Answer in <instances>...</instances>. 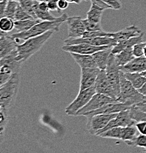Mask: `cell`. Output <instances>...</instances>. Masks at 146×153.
Wrapping results in <instances>:
<instances>
[{
  "instance_id": "obj_4",
  "label": "cell",
  "mask_w": 146,
  "mask_h": 153,
  "mask_svg": "<svg viewBox=\"0 0 146 153\" xmlns=\"http://www.w3.org/2000/svg\"><path fill=\"white\" fill-rule=\"evenodd\" d=\"M146 97L136 89L129 80L126 79L124 72L120 71V94L117 98L119 102L126 103L130 107L142 102Z\"/></svg>"
},
{
  "instance_id": "obj_32",
  "label": "cell",
  "mask_w": 146,
  "mask_h": 153,
  "mask_svg": "<svg viewBox=\"0 0 146 153\" xmlns=\"http://www.w3.org/2000/svg\"><path fill=\"white\" fill-rule=\"evenodd\" d=\"M34 11L38 19L41 21H55L58 19V17H55L51 14L50 10L44 11L38 8L36 5L34 4Z\"/></svg>"
},
{
  "instance_id": "obj_5",
  "label": "cell",
  "mask_w": 146,
  "mask_h": 153,
  "mask_svg": "<svg viewBox=\"0 0 146 153\" xmlns=\"http://www.w3.org/2000/svg\"><path fill=\"white\" fill-rule=\"evenodd\" d=\"M96 94L95 85L83 91H79L75 100L66 108V114L68 116H76L79 111L89 102L93 96Z\"/></svg>"
},
{
  "instance_id": "obj_9",
  "label": "cell",
  "mask_w": 146,
  "mask_h": 153,
  "mask_svg": "<svg viewBox=\"0 0 146 153\" xmlns=\"http://www.w3.org/2000/svg\"><path fill=\"white\" fill-rule=\"evenodd\" d=\"M117 101L115 99L112 98V97H108L107 95L101 94H97L93 96L91 100L89 101V102L83 108L78 111L76 116H83L84 114L90 111H96V110L102 108L104 105L109 104V103L117 102Z\"/></svg>"
},
{
  "instance_id": "obj_39",
  "label": "cell",
  "mask_w": 146,
  "mask_h": 153,
  "mask_svg": "<svg viewBox=\"0 0 146 153\" xmlns=\"http://www.w3.org/2000/svg\"><path fill=\"white\" fill-rule=\"evenodd\" d=\"M102 1L109 5L111 9L120 10L122 7V4L119 0H102Z\"/></svg>"
},
{
  "instance_id": "obj_41",
  "label": "cell",
  "mask_w": 146,
  "mask_h": 153,
  "mask_svg": "<svg viewBox=\"0 0 146 153\" xmlns=\"http://www.w3.org/2000/svg\"><path fill=\"white\" fill-rule=\"evenodd\" d=\"M91 1L92 4H95L96 5L99 6V7H102L104 10H107V9H111V7H109V5H107L106 3H104L102 0H90Z\"/></svg>"
},
{
  "instance_id": "obj_17",
  "label": "cell",
  "mask_w": 146,
  "mask_h": 153,
  "mask_svg": "<svg viewBox=\"0 0 146 153\" xmlns=\"http://www.w3.org/2000/svg\"><path fill=\"white\" fill-rule=\"evenodd\" d=\"M119 67L120 71L124 73H141L146 71V57L145 56L134 57L126 65Z\"/></svg>"
},
{
  "instance_id": "obj_52",
  "label": "cell",
  "mask_w": 146,
  "mask_h": 153,
  "mask_svg": "<svg viewBox=\"0 0 146 153\" xmlns=\"http://www.w3.org/2000/svg\"><path fill=\"white\" fill-rule=\"evenodd\" d=\"M0 1H3V0H0ZM7 1H19V0H7Z\"/></svg>"
},
{
  "instance_id": "obj_3",
  "label": "cell",
  "mask_w": 146,
  "mask_h": 153,
  "mask_svg": "<svg viewBox=\"0 0 146 153\" xmlns=\"http://www.w3.org/2000/svg\"><path fill=\"white\" fill-rule=\"evenodd\" d=\"M19 85V74L14 73L8 81L0 87V109L10 111L13 105Z\"/></svg>"
},
{
  "instance_id": "obj_37",
  "label": "cell",
  "mask_w": 146,
  "mask_h": 153,
  "mask_svg": "<svg viewBox=\"0 0 146 153\" xmlns=\"http://www.w3.org/2000/svg\"><path fill=\"white\" fill-rule=\"evenodd\" d=\"M8 111L0 109V130H1V135H3V132L5 130L6 126L8 122Z\"/></svg>"
},
{
  "instance_id": "obj_44",
  "label": "cell",
  "mask_w": 146,
  "mask_h": 153,
  "mask_svg": "<svg viewBox=\"0 0 146 153\" xmlns=\"http://www.w3.org/2000/svg\"><path fill=\"white\" fill-rule=\"evenodd\" d=\"M58 4L60 10H66L68 8L69 3L66 0H58Z\"/></svg>"
},
{
  "instance_id": "obj_25",
  "label": "cell",
  "mask_w": 146,
  "mask_h": 153,
  "mask_svg": "<svg viewBox=\"0 0 146 153\" xmlns=\"http://www.w3.org/2000/svg\"><path fill=\"white\" fill-rule=\"evenodd\" d=\"M116 119L120 127H127V126L135 125V121L133 120L130 114V110L120 111L117 114Z\"/></svg>"
},
{
  "instance_id": "obj_12",
  "label": "cell",
  "mask_w": 146,
  "mask_h": 153,
  "mask_svg": "<svg viewBox=\"0 0 146 153\" xmlns=\"http://www.w3.org/2000/svg\"><path fill=\"white\" fill-rule=\"evenodd\" d=\"M101 69L98 68H81V79L79 91L92 87L96 83V79Z\"/></svg>"
},
{
  "instance_id": "obj_40",
  "label": "cell",
  "mask_w": 146,
  "mask_h": 153,
  "mask_svg": "<svg viewBox=\"0 0 146 153\" xmlns=\"http://www.w3.org/2000/svg\"><path fill=\"white\" fill-rule=\"evenodd\" d=\"M135 126L139 133L146 135V122H136Z\"/></svg>"
},
{
  "instance_id": "obj_28",
  "label": "cell",
  "mask_w": 146,
  "mask_h": 153,
  "mask_svg": "<svg viewBox=\"0 0 146 153\" xmlns=\"http://www.w3.org/2000/svg\"><path fill=\"white\" fill-rule=\"evenodd\" d=\"M122 127H114V128L110 129V130H108L107 131L101 133L98 136L101 137V138H114V139L121 140Z\"/></svg>"
},
{
  "instance_id": "obj_49",
  "label": "cell",
  "mask_w": 146,
  "mask_h": 153,
  "mask_svg": "<svg viewBox=\"0 0 146 153\" xmlns=\"http://www.w3.org/2000/svg\"><path fill=\"white\" fill-rule=\"evenodd\" d=\"M82 1V0H76V3H75V4H80L81 1ZM85 1H88V0H85Z\"/></svg>"
},
{
  "instance_id": "obj_16",
  "label": "cell",
  "mask_w": 146,
  "mask_h": 153,
  "mask_svg": "<svg viewBox=\"0 0 146 153\" xmlns=\"http://www.w3.org/2000/svg\"><path fill=\"white\" fill-rule=\"evenodd\" d=\"M142 32L135 25H131L116 33H111V37L115 38L117 43L126 41L131 38L136 37L142 34Z\"/></svg>"
},
{
  "instance_id": "obj_36",
  "label": "cell",
  "mask_w": 146,
  "mask_h": 153,
  "mask_svg": "<svg viewBox=\"0 0 146 153\" xmlns=\"http://www.w3.org/2000/svg\"><path fill=\"white\" fill-rule=\"evenodd\" d=\"M83 22L85 24L86 31L88 32H96V31H104L101 23H93L90 22L88 19H83Z\"/></svg>"
},
{
  "instance_id": "obj_30",
  "label": "cell",
  "mask_w": 146,
  "mask_h": 153,
  "mask_svg": "<svg viewBox=\"0 0 146 153\" xmlns=\"http://www.w3.org/2000/svg\"><path fill=\"white\" fill-rule=\"evenodd\" d=\"M19 4V2L17 1H7L4 17H8V18H10L14 20L15 12H16L17 8H18Z\"/></svg>"
},
{
  "instance_id": "obj_26",
  "label": "cell",
  "mask_w": 146,
  "mask_h": 153,
  "mask_svg": "<svg viewBox=\"0 0 146 153\" xmlns=\"http://www.w3.org/2000/svg\"><path fill=\"white\" fill-rule=\"evenodd\" d=\"M41 22L39 19H27V20L15 21V30L17 33L26 32L32 27L33 26Z\"/></svg>"
},
{
  "instance_id": "obj_51",
  "label": "cell",
  "mask_w": 146,
  "mask_h": 153,
  "mask_svg": "<svg viewBox=\"0 0 146 153\" xmlns=\"http://www.w3.org/2000/svg\"><path fill=\"white\" fill-rule=\"evenodd\" d=\"M144 56L146 57V46L145 47V50H144Z\"/></svg>"
},
{
  "instance_id": "obj_27",
  "label": "cell",
  "mask_w": 146,
  "mask_h": 153,
  "mask_svg": "<svg viewBox=\"0 0 146 153\" xmlns=\"http://www.w3.org/2000/svg\"><path fill=\"white\" fill-rule=\"evenodd\" d=\"M137 131L138 130L136 129L135 125L123 127H122L121 140L124 141L125 143L127 142V141H132L135 137L137 136L136 135Z\"/></svg>"
},
{
  "instance_id": "obj_33",
  "label": "cell",
  "mask_w": 146,
  "mask_h": 153,
  "mask_svg": "<svg viewBox=\"0 0 146 153\" xmlns=\"http://www.w3.org/2000/svg\"><path fill=\"white\" fill-rule=\"evenodd\" d=\"M127 145L134 147H142L146 148V135H140L135 137L132 141H127L126 142Z\"/></svg>"
},
{
  "instance_id": "obj_14",
  "label": "cell",
  "mask_w": 146,
  "mask_h": 153,
  "mask_svg": "<svg viewBox=\"0 0 146 153\" xmlns=\"http://www.w3.org/2000/svg\"><path fill=\"white\" fill-rule=\"evenodd\" d=\"M131 107L128 106L126 103H122L117 102L114 103H109L99 109L96 110V111H90L83 115V116H93V115L97 114H118L119 112L123 111H126V110H130Z\"/></svg>"
},
{
  "instance_id": "obj_21",
  "label": "cell",
  "mask_w": 146,
  "mask_h": 153,
  "mask_svg": "<svg viewBox=\"0 0 146 153\" xmlns=\"http://www.w3.org/2000/svg\"><path fill=\"white\" fill-rule=\"evenodd\" d=\"M143 34L144 33H142L140 36H136V37L131 38H130V39L126 40V41H121V42L117 43L116 46L112 47V53L114 54V55H116V54L120 53L121 51H123V49H126V48L133 47L135 44L142 42V37H143Z\"/></svg>"
},
{
  "instance_id": "obj_6",
  "label": "cell",
  "mask_w": 146,
  "mask_h": 153,
  "mask_svg": "<svg viewBox=\"0 0 146 153\" xmlns=\"http://www.w3.org/2000/svg\"><path fill=\"white\" fill-rule=\"evenodd\" d=\"M64 43L66 45H75V44L86 43L96 47H106V46L115 47L117 44L115 38L109 36L95 38H68L65 40Z\"/></svg>"
},
{
  "instance_id": "obj_24",
  "label": "cell",
  "mask_w": 146,
  "mask_h": 153,
  "mask_svg": "<svg viewBox=\"0 0 146 153\" xmlns=\"http://www.w3.org/2000/svg\"><path fill=\"white\" fill-rule=\"evenodd\" d=\"M125 76L131 82L136 89L139 90L146 82V78L141 74V73H124Z\"/></svg>"
},
{
  "instance_id": "obj_20",
  "label": "cell",
  "mask_w": 146,
  "mask_h": 153,
  "mask_svg": "<svg viewBox=\"0 0 146 153\" xmlns=\"http://www.w3.org/2000/svg\"><path fill=\"white\" fill-rule=\"evenodd\" d=\"M112 47H109L107 49L98 51V52L92 55L96 64H97L98 68L101 70H106V68H107L109 57L112 54Z\"/></svg>"
},
{
  "instance_id": "obj_31",
  "label": "cell",
  "mask_w": 146,
  "mask_h": 153,
  "mask_svg": "<svg viewBox=\"0 0 146 153\" xmlns=\"http://www.w3.org/2000/svg\"><path fill=\"white\" fill-rule=\"evenodd\" d=\"M0 29L1 31L9 33L15 29V21L8 17H3L0 20Z\"/></svg>"
},
{
  "instance_id": "obj_48",
  "label": "cell",
  "mask_w": 146,
  "mask_h": 153,
  "mask_svg": "<svg viewBox=\"0 0 146 153\" xmlns=\"http://www.w3.org/2000/svg\"><path fill=\"white\" fill-rule=\"evenodd\" d=\"M66 1H67L69 4H72V3H74V4H75L76 3V0H66Z\"/></svg>"
},
{
  "instance_id": "obj_13",
  "label": "cell",
  "mask_w": 146,
  "mask_h": 153,
  "mask_svg": "<svg viewBox=\"0 0 146 153\" xmlns=\"http://www.w3.org/2000/svg\"><path fill=\"white\" fill-rule=\"evenodd\" d=\"M68 27V37L80 38L86 32L83 19L79 16L68 17L67 21Z\"/></svg>"
},
{
  "instance_id": "obj_8",
  "label": "cell",
  "mask_w": 146,
  "mask_h": 153,
  "mask_svg": "<svg viewBox=\"0 0 146 153\" xmlns=\"http://www.w3.org/2000/svg\"><path fill=\"white\" fill-rule=\"evenodd\" d=\"M117 114H97L87 116V129L91 135H96L99 130H102L112 119L117 116Z\"/></svg>"
},
{
  "instance_id": "obj_1",
  "label": "cell",
  "mask_w": 146,
  "mask_h": 153,
  "mask_svg": "<svg viewBox=\"0 0 146 153\" xmlns=\"http://www.w3.org/2000/svg\"><path fill=\"white\" fill-rule=\"evenodd\" d=\"M68 18V16L67 14L64 13L60 16H59L57 20L41 21L27 31L13 33V34H11L10 36L14 39L26 41V40L29 39L31 38L36 37V36L44 34V33H47L50 30L58 32L60 30V27L61 26L62 24L66 22Z\"/></svg>"
},
{
  "instance_id": "obj_2",
  "label": "cell",
  "mask_w": 146,
  "mask_h": 153,
  "mask_svg": "<svg viewBox=\"0 0 146 153\" xmlns=\"http://www.w3.org/2000/svg\"><path fill=\"white\" fill-rule=\"evenodd\" d=\"M55 33V31L54 30H50L41 36L26 40L23 44H18L16 47L18 52L17 60L21 62H24L28 60L44 47V44L49 41V38L52 37Z\"/></svg>"
},
{
  "instance_id": "obj_11",
  "label": "cell",
  "mask_w": 146,
  "mask_h": 153,
  "mask_svg": "<svg viewBox=\"0 0 146 153\" xmlns=\"http://www.w3.org/2000/svg\"><path fill=\"white\" fill-rule=\"evenodd\" d=\"M109 46L106 47H96V46L90 45L86 43H82V44H75V45H65L62 47L63 51L69 52V53H77L82 54V55H93L98 51L103 50V49H107Z\"/></svg>"
},
{
  "instance_id": "obj_35",
  "label": "cell",
  "mask_w": 146,
  "mask_h": 153,
  "mask_svg": "<svg viewBox=\"0 0 146 153\" xmlns=\"http://www.w3.org/2000/svg\"><path fill=\"white\" fill-rule=\"evenodd\" d=\"M27 19H35L32 16H30L21 6L18 5L17 8L16 12L15 14V21H21V20H27Z\"/></svg>"
},
{
  "instance_id": "obj_43",
  "label": "cell",
  "mask_w": 146,
  "mask_h": 153,
  "mask_svg": "<svg viewBox=\"0 0 146 153\" xmlns=\"http://www.w3.org/2000/svg\"><path fill=\"white\" fill-rule=\"evenodd\" d=\"M48 3V7H49V10L50 11H56V10H59V7H58V1H49Z\"/></svg>"
},
{
  "instance_id": "obj_22",
  "label": "cell",
  "mask_w": 146,
  "mask_h": 153,
  "mask_svg": "<svg viewBox=\"0 0 146 153\" xmlns=\"http://www.w3.org/2000/svg\"><path fill=\"white\" fill-rule=\"evenodd\" d=\"M115 61L119 66H125L134 58L133 54V47H128L123 49L120 53L115 55Z\"/></svg>"
},
{
  "instance_id": "obj_54",
  "label": "cell",
  "mask_w": 146,
  "mask_h": 153,
  "mask_svg": "<svg viewBox=\"0 0 146 153\" xmlns=\"http://www.w3.org/2000/svg\"><path fill=\"white\" fill-rule=\"evenodd\" d=\"M144 102H146V100H145V101H144Z\"/></svg>"
},
{
  "instance_id": "obj_23",
  "label": "cell",
  "mask_w": 146,
  "mask_h": 153,
  "mask_svg": "<svg viewBox=\"0 0 146 153\" xmlns=\"http://www.w3.org/2000/svg\"><path fill=\"white\" fill-rule=\"evenodd\" d=\"M104 9L95 4H92L91 7L87 13V19L93 23H101V17Z\"/></svg>"
},
{
  "instance_id": "obj_53",
  "label": "cell",
  "mask_w": 146,
  "mask_h": 153,
  "mask_svg": "<svg viewBox=\"0 0 146 153\" xmlns=\"http://www.w3.org/2000/svg\"><path fill=\"white\" fill-rule=\"evenodd\" d=\"M140 153H146V148H145V150H144L143 152H140Z\"/></svg>"
},
{
  "instance_id": "obj_15",
  "label": "cell",
  "mask_w": 146,
  "mask_h": 153,
  "mask_svg": "<svg viewBox=\"0 0 146 153\" xmlns=\"http://www.w3.org/2000/svg\"><path fill=\"white\" fill-rule=\"evenodd\" d=\"M19 40L14 39L10 35L7 33L1 31L0 38V58H2L6 55H9L11 52L16 49Z\"/></svg>"
},
{
  "instance_id": "obj_45",
  "label": "cell",
  "mask_w": 146,
  "mask_h": 153,
  "mask_svg": "<svg viewBox=\"0 0 146 153\" xmlns=\"http://www.w3.org/2000/svg\"><path fill=\"white\" fill-rule=\"evenodd\" d=\"M135 106L137 107L141 111L146 112V102H142L139 103V104H136Z\"/></svg>"
},
{
  "instance_id": "obj_42",
  "label": "cell",
  "mask_w": 146,
  "mask_h": 153,
  "mask_svg": "<svg viewBox=\"0 0 146 153\" xmlns=\"http://www.w3.org/2000/svg\"><path fill=\"white\" fill-rule=\"evenodd\" d=\"M7 4V0H3V1H1V2H0V17H1V18H3V17H4Z\"/></svg>"
},
{
  "instance_id": "obj_29",
  "label": "cell",
  "mask_w": 146,
  "mask_h": 153,
  "mask_svg": "<svg viewBox=\"0 0 146 153\" xmlns=\"http://www.w3.org/2000/svg\"><path fill=\"white\" fill-rule=\"evenodd\" d=\"M130 114L133 120L136 122H146V112L141 111L137 107L134 105L130 109Z\"/></svg>"
},
{
  "instance_id": "obj_38",
  "label": "cell",
  "mask_w": 146,
  "mask_h": 153,
  "mask_svg": "<svg viewBox=\"0 0 146 153\" xmlns=\"http://www.w3.org/2000/svg\"><path fill=\"white\" fill-rule=\"evenodd\" d=\"M146 46V42H141L136 44L133 47V54L135 57L144 56V50Z\"/></svg>"
},
{
  "instance_id": "obj_50",
  "label": "cell",
  "mask_w": 146,
  "mask_h": 153,
  "mask_svg": "<svg viewBox=\"0 0 146 153\" xmlns=\"http://www.w3.org/2000/svg\"><path fill=\"white\" fill-rule=\"evenodd\" d=\"M141 74H142V76H145V77L146 78V71H142V72H141Z\"/></svg>"
},
{
  "instance_id": "obj_47",
  "label": "cell",
  "mask_w": 146,
  "mask_h": 153,
  "mask_svg": "<svg viewBox=\"0 0 146 153\" xmlns=\"http://www.w3.org/2000/svg\"><path fill=\"white\" fill-rule=\"evenodd\" d=\"M36 1H46V2H49V1H58V0H36Z\"/></svg>"
},
{
  "instance_id": "obj_19",
  "label": "cell",
  "mask_w": 146,
  "mask_h": 153,
  "mask_svg": "<svg viewBox=\"0 0 146 153\" xmlns=\"http://www.w3.org/2000/svg\"><path fill=\"white\" fill-rule=\"evenodd\" d=\"M76 63L81 67V68H98L97 64L95 61L92 55H82L77 53H70Z\"/></svg>"
},
{
  "instance_id": "obj_46",
  "label": "cell",
  "mask_w": 146,
  "mask_h": 153,
  "mask_svg": "<svg viewBox=\"0 0 146 153\" xmlns=\"http://www.w3.org/2000/svg\"><path fill=\"white\" fill-rule=\"evenodd\" d=\"M138 91H139V93H141L142 95H144L146 97V82L144 84L143 86H142L141 88H139Z\"/></svg>"
},
{
  "instance_id": "obj_10",
  "label": "cell",
  "mask_w": 146,
  "mask_h": 153,
  "mask_svg": "<svg viewBox=\"0 0 146 153\" xmlns=\"http://www.w3.org/2000/svg\"><path fill=\"white\" fill-rule=\"evenodd\" d=\"M96 93L107 95L117 100V96L107 78L106 70H101L95 83Z\"/></svg>"
},
{
  "instance_id": "obj_18",
  "label": "cell",
  "mask_w": 146,
  "mask_h": 153,
  "mask_svg": "<svg viewBox=\"0 0 146 153\" xmlns=\"http://www.w3.org/2000/svg\"><path fill=\"white\" fill-rule=\"evenodd\" d=\"M17 52L16 49L11 52L9 55H6L0 60V66H5L11 70L13 73H18L21 64L24 62L18 61L17 60Z\"/></svg>"
},
{
  "instance_id": "obj_34",
  "label": "cell",
  "mask_w": 146,
  "mask_h": 153,
  "mask_svg": "<svg viewBox=\"0 0 146 153\" xmlns=\"http://www.w3.org/2000/svg\"><path fill=\"white\" fill-rule=\"evenodd\" d=\"M20 5L35 19H38L34 11V0H19Z\"/></svg>"
},
{
  "instance_id": "obj_7",
  "label": "cell",
  "mask_w": 146,
  "mask_h": 153,
  "mask_svg": "<svg viewBox=\"0 0 146 153\" xmlns=\"http://www.w3.org/2000/svg\"><path fill=\"white\" fill-rule=\"evenodd\" d=\"M106 72L108 79L113 87L118 98L120 94V69L115 61V55L112 53L109 57Z\"/></svg>"
}]
</instances>
